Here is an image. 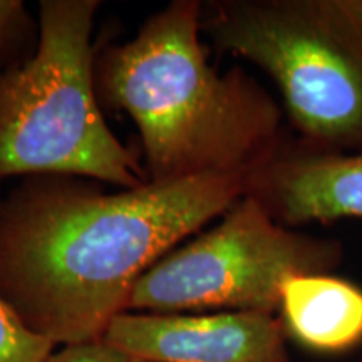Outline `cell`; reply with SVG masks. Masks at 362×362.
Segmentation results:
<instances>
[{"mask_svg": "<svg viewBox=\"0 0 362 362\" xmlns=\"http://www.w3.org/2000/svg\"><path fill=\"white\" fill-rule=\"evenodd\" d=\"M247 193L288 228L362 218V151H319L287 134L250 175Z\"/></svg>", "mask_w": 362, "mask_h": 362, "instance_id": "cell-7", "label": "cell"}, {"mask_svg": "<svg viewBox=\"0 0 362 362\" xmlns=\"http://www.w3.org/2000/svg\"><path fill=\"white\" fill-rule=\"evenodd\" d=\"M202 33L274 81L298 141L362 151V0L202 2Z\"/></svg>", "mask_w": 362, "mask_h": 362, "instance_id": "cell-4", "label": "cell"}, {"mask_svg": "<svg viewBox=\"0 0 362 362\" xmlns=\"http://www.w3.org/2000/svg\"><path fill=\"white\" fill-rule=\"evenodd\" d=\"M277 314H143L124 312L103 341L151 362H291Z\"/></svg>", "mask_w": 362, "mask_h": 362, "instance_id": "cell-6", "label": "cell"}, {"mask_svg": "<svg viewBox=\"0 0 362 362\" xmlns=\"http://www.w3.org/2000/svg\"><path fill=\"white\" fill-rule=\"evenodd\" d=\"M131 362H151V361H141V359H131Z\"/></svg>", "mask_w": 362, "mask_h": 362, "instance_id": "cell-12", "label": "cell"}, {"mask_svg": "<svg viewBox=\"0 0 362 362\" xmlns=\"http://www.w3.org/2000/svg\"><path fill=\"white\" fill-rule=\"evenodd\" d=\"M202 34V2L173 0L96 61L99 98L138 128L148 183L252 175L287 138L274 96L242 67L216 69Z\"/></svg>", "mask_w": 362, "mask_h": 362, "instance_id": "cell-2", "label": "cell"}, {"mask_svg": "<svg viewBox=\"0 0 362 362\" xmlns=\"http://www.w3.org/2000/svg\"><path fill=\"white\" fill-rule=\"evenodd\" d=\"M285 334L319 354H346L362 344V288L332 274H307L282 287Z\"/></svg>", "mask_w": 362, "mask_h": 362, "instance_id": "cell-8", "label": "cell"}, {"mask_svg": "<svg viewBox=\"0 0 362 362\" xmlns=\"http://www.w3.org/2000/svg\"><path fill=\"white\" fill-rule=\"evenodd\" d=\"M33 19L21 0H0V72L25 61L21 57L33 34Z\"/></svg>", "mask_w": 362, "mask_h": 362, "instance_id": "cell-10", "label": "cell"}, {"mask_svg": "<svg viewBox=\"0 0 362 362\" xmlns=\"http://www.w3.org/2000/svg\"><path fill=\"white\" fill-rule=\"evenodd\" d=\"M98 0H42L35 51L0 72V180L74 176L139 188L148 176L99 107Z\"/></svg>", "mask_w": 362, "mask_h": 362, "instance_id": "cell-3", "label": "cell"}, {"mask_svg": "<svg viewBox=\"0 0 362 362\" xmlns=\"http://www.w3.org/2000/svg\"><path fill=\"white\" fill-rule=\"evenodd\" d=\"M54 347L51 341L27 327L0 297V362H44Z\"/></svg>", "mask_w": 362, "mask_h": 362, "instance_id": "cell-9", "label": "cell"}, {"mask_svg": "<svg viewBox=\"0 0 362 362\" xmlns=\"http://www.w3.org/2000/svg\"><path fill=\"white\" fill-rule=\"evenodd\" d=\"M133 357L115 349L103 341L64 346L62 351L52 352L44 362H131Z\"/></svg>", "mask_w": 362, "mask_h": 362, "instance_id": "cell-11", "label": "cell"}, {"mask_svg": "<svg viewBox=\"0 0 362 362\" xmlns=\"http://www.w3.org/2000/svg\"><path fill=\"white\" fill-rule=\"evenodd\" d=\"M247 173L104 193L29 176L0 200V297L54 346L101 341L144 272L245 197Z\"/></svg>", "mask_w": 362, "mask_h": 362, "instance_id": "cell-1", "label": "cell"}, {"mask_svg": "<svg viewBox=\"0 0 362 362\" xmlns=\"http://www.w3.org/2000/svg\"><path fill=\"white\" fill-rule=\"evenodd\" d=\"M342 259L339 240L280 225L247 193L210 232L144 272L131 292L128 312L279 315L282 287L288 279L332 274Z\"/></svg>", "mask_w": 362, "mask_h": 362, "instance_id": "cell-5", "label": "cell"}]
</instances>
